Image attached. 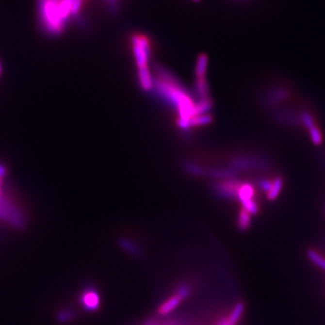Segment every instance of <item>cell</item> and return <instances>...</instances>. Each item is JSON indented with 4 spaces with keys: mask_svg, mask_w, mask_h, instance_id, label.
<instances>
[{
    "mask_svg": "<svg viewBox=\"0 0 325 325\" xmlns=\"http://www.w3.org/2000/svg\"><path fill=\"white\" fill-rule=\"evenodd\" d=\"M211 117L209 115L202 114V115H198V116L192 117L190 120V125L191 126H202L205 124L211 123Z\"/></svg>",
    "mask_w": 325,
    "mask_h": 325,
    "instance_id": "cell-14",
    "label": "cell"
},
{
    "mask_svg": "<svg viewBox=\"0 0 325 325\" xmlns=\"http://www.w3.org/2000/svg\"><path fill=\"white\" fill-rule=\"evenodd\" d=\"M134 57L137 67H147V63L152 55V49L149 40L143 34H134L131 37Z\"/></svg>",
    "mask_w": 325,
    "mask_h": 325,
    "instance_id": "cell-2",
    "label": "cell"
},
{
    "mask_svg": "<svg viewBox=\"0 0 325 325\" xmlns=\"http://www.w3.org/2000/svg\"><path fill=\"white\" fill-rule=\"evenodd\" d=\"M230 1H233V2H236V3L245 4V3H247V2H251V1H253V0H230Z\"/></svg>",
    "mask_w": 325,
    "mask_h": 325,
    "instance_id": "cell-21",
    "label": "cell"
},
{
    "mask_svg": "<svg viewBox=\"0 0 325 325\" xmlns=\"http://www.w3.org/2000/svg\"><path fill=\"white\" fill-rule=\"evenodd\" d=\"M138 80L144 91H150L154 86V81L147 67L138 68Z\"/></svg>",
    "mask_w": 325,
    "mask_h": 325,
    "instance_id": "cell-7",
    "label": "cell"
},
{
    "mask_svg": "<svg viewBox=\"0 0 325 325\" xmlns=\"http://www.w3.org/2000/svg\"><path fill=\"white\" fill-rule=\"evenodd\" d=\"M195 91L202 98H209V84L205 77L196 78L195 81Z\"/></svg>",
    "mask_w": 325,
    "mask_h": 325,
    "instance_id": "cell-10",
    "label": "cell"
},
{
    "mask_svg": "<svg viewBox=\"0 0 325 325\" xmlns=\"http://www.w3.org/2000/svg\"><path fill=\"white\" fill-rule=\"evenodd\" d=\"M244 311H245L244 303L242 302L237 303L227 316L221 318L216 325H237L241 321Z\"/></svg>",
    "mask_w": 325,
    "mask_h": 325,
    "instance_id": "cell-5",
    "label": "cell"
},
{
    "mask_svg": "<svg viewBox=\"0 0 325 325\" xmlns=\"http://www.w3.org/2000/svg\"><path fill=\"white\" fill-rule=\"evenodd\" d=\"M118 244H119V247H121L124 251L131 254L135 257H140L142 255V251L140 247L132 241H130L128 239H121L118 242Z\"/></svg>",
    "mask_w": 325,
    "mask_h": 325,
    "instance_id": "cell-8",
    "label": "cell"
},
{
    "mask_svg": "<svg viewBox=\"0 0 325 325\" xmlns=\"http://www.w3.org/2000/svg\"><path fill=\"white\" fill-rule=\"evenodd\" d=\"M208 65V58L206 55H201L197 62H196V68H195V73L197 78H203L205 77V72L207 70Z\"/></svg>",
    "mask_w": 325,
    "mask_h": 325,
    "instance_id": "cell-12",
    "label": "cell"
},
{
    "mask_svg": "<svg viewBox=\"0 0 325 325\" xmlns=\"http://www.w3.org/2000/svg\"><path fill=\"white\" fill-rule=\"evenodd\" d=\"M87 0H40V16L43 26L52 33L65 29L67 22L79 16Z\"/></svg>",
    "mask_w": 325,
    "mask_h": 325,
    "instance_id": "cell-1",
    "label": "cell"
},
{
    "mask_svg": "<svg viewBox=\"0 0 325 325\" xmlns=\"http://www.w3.org/2000/svg\"><path fill=\"white\" fill-rule=\"evenodd\" d=\"M302 120H303V123L305 125L306 129L310 130V129H312V127H314V120L309 113L304 112L303 115H302Z\"/></svg>",
    "mask_w": 325,
    "mask_h": 325,
    "instance_id": "cell-18",
    "label": "cell"
},
{
    "mask_svg": "<svg viewBox=\"0 0 325 325\" xmlns=\"http://www.w3.org/2000/svg\"><path fill=\"white\" fill-rule=\"evenodd\" d=\"M183 300L177 294V293H174L173 295H171L169 298L163 301L160 306H158L157 308V313L161 316H165L168 315L169 313L175 311L178 306H180V304L182 303Z\"/></svg>",
    "mask_w": 325,
    "mask_h": 325,
    "instance_id": "cell-6",
    "label": "cell"
},
{
    "mask_svg": "<svg viewBox=\"0 0 325 325\" xmlns=\"http://www.w3.org/2000/svg\"><path fill=\"white\" fill-rule=\"evenodd\" d=\"M309 131H310V136H311L312 143L314 145H321L323 143V136H322L318 128H316L314 126V127H312V129H310Z\"/></svg>",
    "mask_w": 325,
    "mask_h": 325,
    "instance_id": "cell-16",
    "label": "cell"
},
{
    "mask_svg": "<svg viewBox=\"0 0 325 325\" xmlns=\"http://www.w3.org/2000/svg\"><path fill=\"white\" fill-rule=\"evenodd\" d=\"M181 325L180 323L176 322V321H170V322H167V323H165V324H163V325Z\"/></svg>",
    "mask_w": 325,
    "mask_h": 325,
    "instance_id": "cell-20",
    "label": "cell"
},
{
    "mask_svg": "<svg viewBox=\"0 0 325 325\" xmlns=\"http://www.w3.org/2000/svg\"><path fill=\"white\" fill-rule=\"evenodd\" d=\"M271 185H272V182H269L268 180H261L260 182V188L265 191L267 194L271 188Z\"/></svg>",
    "mask_w": 325,
    "mask_h": 325,
    "instance_id": "cell-19",
    "label": "cell"
},
{
    "mask_svg": "<svg viewBox=\"0 0 325 325\" xmlns=\"http://www.w3.org/2000/svg\"><path fill=\"white\" fill-rule=\"evenodd\" d=\"M282 187H283V179L282 178H276L272 182L271 188L268 191L267 194V199L269 201H274L277 198V196L279 195L281 191H282Z\"/></svg>",
    "mask_w": 325,
    "mask_h": 325,
    "instance_id": "cell-11",
    "label": "cell"
},
{
    "mask_svg": "<svg viewBox=\"0 0 325 325\" xmlns=\"http://www.w3.org/2000/svg\"><path fill=\"white\" fill-rule=\"evenodd\" d=\"M241 202L243 209L251 215L257 214L259 212V205L254 200V189L250 184L241 185L238 191L237 196Z\"/></svg>",
    "mask_w": 325,
    "mask_h": 325,
    "instance_id": "cell-3",
    "label": "cell"
},
{
    "mask_svg": "<svg viewBox=\"0 0 325 325\" xmlns=\"http://www.w3.org/2000/svg\"><path fill=\"white\" fill-rule=\"evenodd\" d=\"M81 303L85 311L96 312L100 307V296L94 288L89 287L81 293Z\"/></svg>",
    "mask_w": 325,
    "mask_h": 325,
    "instance_id": "cell-4",
    "label": "cell"
},
{
    "mask_svg": "<svg viewBox=\"0 0 325 325\" xmlns=\"http://www.w3.org/2000/svg\"><path fill=\"white\" fill-rule=\"evenodd\" d=\"M192 292V288L189 286L188 284L182 283L181 285L177 286L176 288V293H177L182 300H185L188 298Z\"/></svg>",
    "mask_w": 325,
    "mask_h": 325,
    "instance_id": "cell-15",
    "label": "cell"
},
{
    "mask_svg": "<svg viewBox=\"0 0 325 325\" xmlns=\"http://www.w3.org/2000/svg\"><path fill=\"white\" fill-rule=\"evenodd\" d=\"M307 257H308L309 260L312 261L314 265H316L321 269L325 270V258H323L320 254L317 253L315 250L309 249L307 251Z\"/></svg>",
    "mask_w": 325,
    "mask_h": 325,
    "instance_id": "cell-13",
    "label": "cell"
},
{
    "mask_svg": "<svg viewBox=\"0 0 325 325\" xmlns=\"http://www.w3.org/2000/svg\"><path fill=\"white\" fill-rule=\"evenodd\" d=\"M251 225V214L247 212L245 209H241L239 218H238V227L242 230L246 231Z\"/></svg>",
    "mask_w": 325,
    "mask_h": 325,
    "instance_id": "cell-9",
    "label": "cell"
},
{
    "mask_svg": "<svg viewBox=\"0 0 325 325\" xmlns=\"http://www.w3.org/2000/svg\"><path fill=\"white\" fill-rule=\"evenodd\" d=\"M74 316H75V313L73 311L65 310L63 312H59L58 315H57V320L60 323H66V322H69L72 319L74 318Z\"/></svg>",
    "mask_w": 325,
    "mask_h": 325,
    "instance_id": "cell-17",
    "label": "cell"
},
{
    "mask_svg": "<svg viewBox=\"0 0 325 325\" xmlns=\"http://www.w3.org/2000/svg\"><path fill=\"white\" fill-rule=\"evenodd\" d=\"M145 325H161L160 324H158L157 322H156V321H148V322H146V324H145Z\"/></svg>",
    "mask_w": 325,
    "mask_h": 325,
    "instance_id": "cell-22",
    "label": "cell"
}]
</instances>
